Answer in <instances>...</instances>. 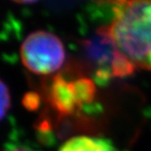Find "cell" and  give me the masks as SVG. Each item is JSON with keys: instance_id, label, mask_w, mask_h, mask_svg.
<instances>
[{"instance_id": "obj_1", "label": "cell", "mask_w": 151, "mask_h": 151, "mask_svg": "<svg viewBox=\"0 0 151 151\" xmlns=\"http://www.w3.org/2000/svg\"><path fill=\"white\" fill-rule=\"evenodd\" d=\"M108 24L119 50L137 67L151 70V0L112 2Z\"/></svg>"}, {"instance_id": "obj_2", "label": "cell", "mask_w": 151, "mask_h": 151, "mask_svg": "<svg viewBox=\"0 0 151 151\" xmlns=\"http://www.w3.org/2000/svg\"><path fill=\"white\" fill-rule=\"evenodd\" d=\"M22 63L38 75H50L58 71L65 60V50L57 35L44 30L30 33L21 47Z\"/></svg>"}, {"instance_id": "obj_3", "label": "cell", "mask_w": 151, "mask_h": 151, "mask_svg": "<svg viewBox=\"0 0 151 151\" xmlns=\"http://www.w3.org/2000/svg\"><path fill=\"white\" fill-rule=\"evenodd\" d=\"M80 44L84 60L92 69L94 80L98 84H106L113 78L115 65L123 55L111 36L109 24L96 28Z\"/></svg>"}, {"instance_id": "obj_4", "label": "cell", "mask_w": 151, "mask_h": 151, "mask_svg": "<svg viewBox=\"0 0 151 151\" xmlns=\"http://www.w3.org/2000/svg\"><path fill=\"white\" fill-rule=\"evenodd\" d=\"M48 101L60 115H70L82 109L80 105L74 79H67L63 75H57L51 81L48 88Z\"/></svg>"}, {"instance_id": "obj_5", "label": "cell", "mask_w": 151, "mask_h": 151, "mask_svg": "<svg viewBox=\"0 0 151 151\" xmlns=\"http://www.w3.org/2000/svg\"><path fill=\"white\" fill-rule=\"evenodd\" d=\"M107 139L91 137H76L65 141L59 151H101Z\"/></svg>"}, {"instance_id": "obj_6", "label": "cell", "mask_w": 151, "mask_h": 151, "mask_svg": "<svg viewBox=\"0 0 151 151\" xmlns=\"http://www.w3.org/2000/svg\"><path fill=\"white\" fill-rule=\"evenodd\" d=\"M11 106V97L8 87L0 80V121L2 120Z\"/></svg>"}, {"instance_id": "obj_7", "label": "cell", "mask_w": 151, "mask_h": 151, "mask_svg": "<svg viewBox=\"0 0 151 151\" xmlns=\"http://www.w3.org/2000/svg\"><path fill=\"white\" fill-rule=\"evenodd\" d=\"M41 99L39 95L35 92H28L27 93L22 99V104L27 110L34 111L39 107Z\"/></svg>"}, {"instance_id": "obj_8", "label": "cell", "mask_w": 151, "mask_h": 151, "mask_svg": "<svg viewBox=\"0 0 151 151\" xmlns=\"http://www.w3.org/2000/svg\"><path fill=\"white\" fill-rule=\"evenodd\" d=\"M101 151H119V150L113 145V143H112L111 141H109L107 139L106 143H105V145L104 146V148L101 149Z\"/></svg>"}, {"instance_id": "obj_9", "label": "cell", "mask_w": 151, "mask_h": 151, "mask_svg": "<svg viewBox=\"0 0 151 151\" xmlns=\"http://www.w3.org/2000/svg\"><path fill=\"white\" fill-rule=\"evenodd\" d=\"M15 2H18V3H32L37 1V0H13Z\"/></svg>"}, {"instance_id": "obj_10", "label": "cell", "mask_w": 151, "mask_h": 151, "mask_svg": "<svg viewBox=\"0 0 151 151\" xmlns=\"http://www.w3.org/2000/svg\"><path fill=\"white\" fill-rule=\"evenodd\" d=\"M11 151H32V150L28 149L27 147H17V148H14Z\"/></svg>"}, {"instance_id": "obj_11", "label": "cell", "mask_w": 151, "mask_h": 151, "mask_svg": "<svg viewBox=\"0 0 151 151\" xmlns=\"http://www.w3.org/2000/svg\"><path fill=\"white\" fill-rule=\"evenodd\" d=\"M104 1H106V2H114V1H118V0H104Z\"/></svg>"}]
</instances>
